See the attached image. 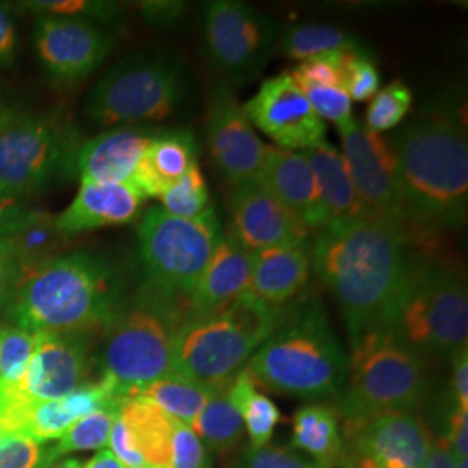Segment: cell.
<instances>
[{
    "label": "cell",
    "mask_w": 468,
    "mask_h": 468,
    "mask_svg": "<svg viewBox=\"0 0 468 468\" xmlns=\"http://www.w3.org/2000/svg\"><path fill=\"white\" fill-rule=\"evenodd\" d=\"M19 210H21V208L17 207L15 201L7 200V198H4V197L0 195V234L5 229V226H7L13 218H16L17 214H19Z\"/></svg>",
    "instance_id": "obj_53"
},
{
    "label": "cell",
    "mask_w": 468,
    "mask_h": 468,
    "mask_svg": "<svg viewBox=\"0 0 468 468\" xmlns=\"http://www.w3.org/2000/svg\"><path fill=\"white\" fill-rule=\"evenodd\" d=\"M141 468H153V467H141Z\"/></svg>",
    "instance_id": "obj_58"
},
{
    "label": "cell",
    "mask_w": 468,
    "mask_h": 468,
    "mask_svg": "<svg viewBox=\"0 0 468 468\" xmlns=\"http://www.w3.org/2000/svg\"><path fill=\"white\" fill-rule=\"evenodd\" d=\"M207 143L218 174L229 185L261 181L268 144L253 131L233 85L218 82L207 110Z\"/></svg>",
    "instance_id": "obj_13"
},
{
    "label": "cell",
    "mask_w": 468,
    "mask_h": 468,
    "mask_svg": "<svg viewBox=\"0 0 468 468\" xmlns=\"http://www.w3.org/2000/svg\"><path fill=\"white\" fill-rule=\"evenodd\" d=\"M21 276L23 271L15 253L5 241L0 239V305L13 299Z\"/></svg>",
    "instance_id": "obj_46"
},
{
    "label": "cell",
    "mask_w": 468,
    "mask_h": 468,
    "mask_svg": "<svg viewBox=\"0 0 468 468\" xmlns=\"http://www.w3.org/2000/svg\"><path fill=\"white\" fill-rule=\"evenodd\" d=\"M255 253L231 234H222L207 268L185 301L186 318H198L229 305L250 284Z\"/></svg>",
    "instance_id": "obj_20"
},
{
    "label": "cell",
    "mask_w": 468,
    "mask_h": 468,
    "mask_svg": "<svg viewBox=\"0 0 468 468\" xmlns=\"http://www.w3.org/2000/svg\"><path fill=\"white\" fill-rule=\"evenodd\" d=\"M118 417L146 467L170 468V446L176 420L143 398H131L122 402Z\"/></svg>",
    "instance_id": "obj_28"
},
{
    "label": "cell",
    "mask_w": 468,
    "mask_h": 468,
    "mask_svg": "<svg viewBox=\"0 0 468 468\" xmlns=\"http://www.w3.org/2000/svg\"><path fill=\"white\" fill-rule=\"evenodd\" d=\"M238 468H321L316 462L307 458L301 452L293 450L292 446L271 444L264 448H247Z\"/></svg>",
    "instance_id": "obj_44"
},
{
    "label": "cell",
    "mask_w": 468,
    "mask_h": 468,
    "mask_svg": "<svg viewBox=\"0 0 468 468\" xmlns=\"http://www.w3.org/2000/svg\"><path fill=\"white\" fill-rule=\"evenodd\" d=\"M454 468H468V460H454Z\"/></svg>",
    "instance_id": "obj_56"
},
{
    "label": "cell",
    "mask_w": 468,
    "mask_h": 468,
    "mask_svg": "<svg viewBox=\"0 0 468 468\" xmlns=\"http://www.w3.org/2000/svg\"><path fill=\"white\" fill-rule=\"evenodd\" d=\"M380 73L367 50L347 52L344 59V90L351 101H367L378 92Z\"/></svg>",
    "instance_id": "obj_41"
},
{
    "label": "cell",
    "mask_w": 468,
    "mask_h": 468,
    "mask_svg": "<svg viewBox=\"0 0 468 468\" xmlns=\"http://www.w3.org/2000/svg\"><path fill=\"white\" fill-rule=\"evenodd\" d=\"M82 462L80 460H75V458H68V460H63V462H59V463H54L52 467L49 468H82Z\"/></svg>",
    "instance_id": "obj_55"
},
{
    "label": "cell",
    "mask_w": 468,
    "mask_h": 468,
    "mask_svg": "<svg viewBox=\"0 0 468 468\" xmlns=\"http://www.w3.org/2000/svg\"><path fill=\"white\" fill-rule=\"evenodd\" d=\"M351 347L346 385L335 401L344 423L394 411H419L429 401L427 361L390 330L365 335Z\"/></svg>",
    "instance_id": "obj_7"
},
{
    "label": "cell",
    "mask_w": 468,
    "mask_h": 468,
    "mask_svg": "<svg viewBox=\"0 0 468 468\" xmlns=\"http://www.w3.org/2000/svg\"><path fill=\"white\" fill-rule=\"evenodd\" d=\"M340 468H384L380 467L378 463H375L373 460H369L367 456H361L357 452H347L344 450V456L340 462Z\"/></svg>",
    "instance_id": "obj_52"
},
{
    "label": "cell",
    "mask_w": 468,
    "mask_h": 468,
    "mask_svg": "<svg viewBox=\"0 0 468 468\" xmlns=\"http://www.w3.org/2000/svg\"><path fill=\"white\" fill-rule=\"evenodd\" d=\"M421 468H454V458L452 452L441 441L435 439L434 448Z\"/></svg>",
    "instance_id": "obj_50"
},
{
    "label": "cell",
    "mask_w": 468,
    "mask_h": 468,
    "mask_svg": "<svg viewBox=\"0 0 468 468\" xmlns=\"http://www.w3.org/2000/svg\"><path fill=\"white\" fill-rule=\"evenodd\" d=\"M388 330L425 361L450 359L468 347L467 284L442 264L413 259Z\"/></svg>",
    "instance_id": "obj_8"
},
{
    "label": "cell",
    "mask_w": 468,
    "mask_h": 468,
    "mask_svg": "<svg viewBox=\"0 0 468 468\" xmlns=\"http://www.w3.org/2000/svg\"><path fill=\"white\" fill-rule=\"evenodd\" d=\"M295 303L269 307L243 293L216 313L186 319L174 340L170 373L210 388L229 384Z\"/></svg>",
    "instance_id": "obj_5"
},
{
    "label": "cell",
    "mask_w": 468,
    "mask_h": 468,
    "mask_svg": "<svg viewBox=\"0 0 468 468\" xmlns=\"http://www.w3.org/2000/svg\"><path fill=\"white\" fill-rule=\"evenodd\" d=\"M198 165L197 139L187 129L154 131L135 170L133 187L144 198L162 197L191 168Z\"/></svg>",
    "instance_id": "obj_25"
},
{
    "label": "cell",
    "mask_w": 468,
    "mask_h": 468,
    "mask_svg": "<svg viewBox=\"0 0 468 468\" xmlns=\"http://www.w3.org/2000/svg\"><path fill=\"white\" fill-rule=\"evenodd\" d=\"M34 40L44 68L67 84L92 73L115 42L113 35L96 23L54 16H37Z\"/></svg>",
    "instance_id": "obj_17"
},
{
    "label": "cell",
    "mask_w": 468,
    "mask_h": 468,
    "mask_svg": "<svg viewBox=\"0 0 468 468\" xmlns=\"http://www.w3.org/2000/svg\"><path fill=\"white\" fill-rule=\"evenodd\" d=\"M35 334L19 326H0V385H16L34 356Z\"/></svg>",
    "instance_id": "obj_37"
},
{
    "label": "cell",
    "mask_w": 468,
    "mask_h": 468,
    "mask_svg": "<svg viewBox=\"0 0 468 468\" xmlns=\"http://www.w3.org/2000/svg\"><path fill=\"white\" fill-rule=\"evenodd\" d=\"M228 385L214 388L200 415L191 425L208 452L216 454L233 452L239 446L245 431L243 420L229 399Z\"/></svg>",
    "instance_id": "obj_31"
},
{
    "label": "cell",
    "mask_w": 468,
    "mask_h": 468,
    "mask_svg": "<svg viewBox=\"0 0 468 468\" xmlns=\"http://www.w3.org/2000/svg\"><path fill=\"white\" fill-rule=\"evenodd\" d=\"M212 392L214 388L210 387L193 382L176 373H168L135 392L133 398H143L153 402L162 411H165L168 417L191 427Z\"/></svg>",
    "instance_id": "obj_33"
},
{
    "label": "cell",
    "mask_w": 468,
    "mask_h": 468,
    "mask_svg": "<svg viewBox=\"0 0 468 468\" xmlns=\"http://www.w3.org/2000/svg\"><path fill=\"white\" fill-rule=\"evenodd\" d=\"M311 276L309 245H286L257 251L247 295L269 307L290 305Z\"/></svg>",
    "instance_id": "obj_24"
},
{
    "label": "cell",
    "mask_w": 468,
    "mask_h": 468,
    "mask_svg": "<svg viewBox=\"0 0 468 468\" xmlns=\"http://www.w3.org/2000/svg\"><path fill=\"white\" fill-rule=\"evenodd\" d=\"M89 375V336L38 332L28 368L16 385L9 387L27 401H50L85 387Z\"/></svg>",
    "instance_id": "obj_18"
},
{
    "label": "cell",
    "mask_w": 468,
    "mask_h": 468,
    "mask_svg": "<svg viewBox=\"0 0 468 468\" xmlns=\"http://www.w3.org/2000/svg\"><path fill=\"white\" fill-rule=\"evenodd\" d=\"M59 236L63 234L56 228V218L44 212L19 210L0 234V239L9 245L25 274L52 259L49 255L56 249Z\"/></svg>",
    "instance_id": "obj_29"
},
{
    "label": "cell",
    "mask_w": 468,
    "mask_h": 468,
    "mask_svg": "<svg viewBox=\"0 0 468 468\" xmlns=\"http://www.w3.org/2000/svg\"><path fill=\"white\" fill-rule=\"evenodd\" d=\"M346 54H328L301 61L292 73V80L297 85L318 87H342L344 89V59Z\"/></svg>",
    "instance_id": "obj_43"
},
{
    "label": "cell",
    "mask_w": 468,
    "mask_h": 468,
    "mask_svg": "<svg viewBox=\"0 0 468 468\" xmlns=\"http://www.w3.org/2000/svg\"><path fill=\"white\" fill-rule=\"evenodd\" d=\"M452 380H450V398L460 408L468 411V349L458 352L452 359Z\"/></svg>",
    "instance_id": "obj_48"
},
{
    "label": "cell",
    "mask_w": 468,
    "mask_h": 468,
    "mask_svg": "<svg viewBox=\"0 0 468 468\" xmlns=\"http://www.w3.org/2000/svg\"><path fill=\"white\" fill-rule=\"evenodd\" d=\"M311 271L340 305L351 346L388 330L413 257L406 222L363 212L316 231Z\"/></svg>",
    "instance_id": "obj_1"
},
{
    "label": "cell",
    "mask_w": 468,
    "mask_h": 468,
    "mask_svg": "<svg viewBox=\"0 0 468 468\" xmlns=\"http://www.w3.org/2000/svg\"><path fill=\"white\" fill-rule=\"evenodd\" d=\"M0 434H2V425H0Z\"/></svg>",
    "instance_id": "obj_57"
},
{
    "label": "cell",
    "mask_w": 468,
    "mask_h": 468,
    "mask_svg": "<svg viewBox=\"0 0 468 468\" xmlns=\"http://www.w3.org/2000/svg\"><path fill=\"white\" fill-rule=\"evenodd\" d=\"M214 456L201 442L195 431L176 420L172 446H170V468H212Z\"/></svg>",
    "instance_id": "obj_42"
},
{
    "label": "cell",
    "mask_w": 468,
    "mask_h": 468,
    "mask_svg": "<svg viewBox=\"0 0 468 468\" xmlns=\"http://www.w3.org/2000/svg\"><path fill=\"white\" fill-rule=\"evenodd\" d=\"M340 153L363 208L404 220L399 165L390 141L356 122L351 131L342 135Z\"/></svg>",
    "instance_id": "obj_16"
},
{
    "label": "cell",
    "mask_w": 468,
    "mask_h": 468,
    "mask_svg": "<svg viewBox=\"0 0 468 468\" xmlns=\"http://www.w3.org/2000/svg\"><path fill=\"white\" fill-rule=\"evenodd\" d=\"M144 200L133 186L82 183L75 200L56 218V228L63 236H71L104 226L127 224L139 216Z\"/></svg>",
    "instance_id": "obj_23"
},
{
    "label": "cell",
    "mask_w": 468,
    "mask_h": 468,
    "mask_svg": "<svg viewBox=\"0 0 468 468\" xmlns=\"http://www.w3.org/2000/svg\"><path fill=\"white\" fill-rule=\"evenodd\" d=\"M153 134V129L118 127L85 141L75 158L82 183L133 186Z\"/></svg>",
    "instance_id": "obj_22"
},
{
    "label": "cell",
    "mask_w": 468,
    "mask_h": 468,
    "mask_svg": "<svg viewBox=\"0 0 468 468\" xmlns=\"http://www.w3.org/2000/svg\"><path fill=\"white\" fill-rule=\"evenodd\" d=\"M16 115V108L11 106L9 102H5V101L0 98V129H2L7 122H11Z\"/></svg>",
    "instance_id": "obj_54"
},
{
    "label": "cell",
    "mask_w": 468,
    "mask_h": 468,
    "mask_svg": "<svg viewBox=\"0 0 468 468\" xmlns=\"http://www.w3.org/2000/svg\"><path fill=\"white\" fill-rule=\"evenodd\" d=\"M222 234L216 210L205 218H181L153 207L137 226L144 284L168 299L185 302Z\"/></svg>",
    "instance_id": "obj_10"
},
{
    "label": "cell",
    "mask_w": 468,
    "mask_h": 468,
    "mask_svg": "<svg viewBox=\"0 0 468 468\" xmlns=\"http://www.w3.org/2000/svg\"><path fill=\"white\" fill-rule=\"evenodd\" d=\"M347 452L367 456L384 468H421L435 444V435L419 411H394L344 423Z\"/></svg>",
    "instance_id": "obj_14"
},
{
    "label": "cell",
    "mask_w": 468,
    "mask_h": 468,
    "mask_svg": "<svg viewBox=\"0 0 468 468\" xmlns=\"http://www.w3.org/2000/svg\"><path fill=\"white\" fill-rule=\"evenodd\" d=\"M82 468H125L110 450H100Z\"/></svg>",
    "instance_id": "obj_51"
},
{
    "label": "cell",
    "mask_w": 468,
    "mask_h": 468,
    "mask_svg": "<svg viewBox=\"0 0 468 468\" xmlns=\"http://www.w3.org/2000/svg\"><path fill=\"white\" fill-rule=\"evenodd\" d=\"M108 444H110V452L115 454V458H117L118 462H120L123 467H146L143 456L135 452L134 446H133V442H131V437L127 434V429H125V425L122 423L120 417H117L115 421H113V427H112V432H110Z\"/></svg>",
    "instance_id": "obj_45"
},
{
    "label": "cell",
    "mask_w": 468,
    "mask_h": 468,
    "mask_svg": "<svg viewBox=\"0 0 468 468\" xmlns=\"http://www.w3.org/2000/svg\"><path fill=\"white\" fill-rule=\"evenodd\" d=\"M27 11L38 16L69 17L89 23H113L120 15V7L113 2L96 0H37L25 2Z\"/></svg>",
    "instance_id": "obj_38"
},
{
    "label": "cell",
    "mask_w": 468,
    "mask_h": 468,
    "mask_svg": "<svg viewBox=\"0 0 468 468\" xmlns=\"http://www.w3.org/2000/svg\"><path fill=\"white\" fill-rule=\"evenodd\" d=\"M160 200L162 208L176 218H200L216 210L214 203L210 201L200 165H195L185 177L170 186Z\"/></svg>",
    "instance_id": "obj_35"
},
{
    "label": "cell",
    "mask_w": 468,
    "mask_h": 468,
    "mask_svg": "<svg viewBox=\"0 0 468 468\" xmlns=\"http://www.w3.org/2000/svg\"><path fill=\"white\" fill-rule=\"evenodd\" d=\"M305 100L321 120L334 122L340 135L349 133L356 120L352 118V101L342 87L299 85Z\"/></svg>",
    "instance_id": "obj_39"
},
{
    "label": "cell",
    "mask_w": 468,
    "mask_h": 468,
    "mask_svg": "<svg viewBox=\"0 0 468 468\" xmlns=\"http://www.w3.org/2000/svg\"><path fill=\"white\" fill-rule=\"evenodd\" d=\"M347 359L323 303L302 299L245 369L271 392L302 401H336L347 378Z\"/></svg>",
    "instance_id": "obj_4"
},
{
    "label": "cell",
    "mask_w": 468,
    "mask_h": 468,
    "mask_svg": "<svg viewBox=\"0 0 468 468\" xmlns=\"http://www.w3.org/2000/svg\"><path fill=\"white\" fill-rule=\"evenodd\" d=\"M77 158L71 141L48 118L19 115L0 129V195L28 197L49 185Z\"/></svg>",
    "instance_id": "obj_12"
},
{
    "label": "cell",
    "mask_w": 468,
    "mask_h": 468,
    "mask_svg": "<svg viewBox=\"0 0 468 468\" xmlns=\"http://www.w3.org/2000/svg\"><path fill=\"white\" fill-rule=\"evenodd\" d=\"M229 208V234L251 253L272 247L309 245L311 231L259 181L231 186Z\"/></svg>",
    "instance_id": "obj_19"
},
{
    "label": "cell",
    "mask_w": 468,
    "mask_h": 468,
    "mask_svg": "<svg viewBox=\"0 0 468 468\" xmlns=\"http://www.w3.org/2000/svg\"><path fill=\"white\" fill-rule=\"evenodd\" d=\"M49 446L17 432L0 434V468H49Z\"/></svg>",
    "instance_id": "obj_40"
},
{
    "label": "cell",
    "mask_w": 468,
    "mask_h": 468,
    "mask_svg": "<svg viewBox=\"0 0 468 468\" xmlns=\"http://www.w3.org/2000/svg\"><path fill=\"white\" fill-rule=\"evenodd\" d=\"M186 319L185 302L168 299L148 284L134 301L123 302L104 332L101 356V378L122 401L170 373L174 340Z\"/></svg>",
    "instance_id": "obj_6"
},
{
    "label": "cell",
    "mask_w": 468,
    "mask_h": 468,
    "mask_svg": "<svg viewBox=\"0 0 468 468\" xmlns=\"http://www.w3.org/2000/svg\"><path fill=\"white\" fill-rule=\"evenodd\" d=\"M118 411L120 410L106 408L75 421L67 432L58 439V442L48 450L49 467H52L61 456H67L69 452L102 450L108 444Z\"/></svg>",
    "instance_id": "obj_34"
},
{
    "label": "cell",
    "mask_w": 468,
    "mask_h": 468,
    "mask_svg": "<svg viewBox=\"0 0 468 468\" xmlns=\"http://www.w3.org/2000/svg\"><path fill=\"white\" fill-rule=\"evenodd\" d=\"M9 302L7 316L27 332L90 336L108 330L125 301L120 271L106 257L75 251L25 272Z\"/></svg>",
    "instance_id": "obj_3"
},
{
    "label": "cell",
    "mask_w": 468,
    "mask_h": 468,
    "mask_svg": "<svg viewBox=\"0 0 468 468\" xmlns=\"http://www.w3.org/2000/svg\"><path fill=\"white\" fill-rule=\"evenodd\" d=\"M278 23L239 0H214L203 11V46L229 85L247 84L268 65L280 40Z\"/></svg>",
    "instance_id": "obj_11"
},
{
    "label": "cell",
    "mask_w": 468,
    "mask_h": 468,
    "mask_svg": "<svg viewBox=\"0 0 468 468\" xmlns=\"http://www.w3.org/2000/svg\"><path fill=\"white\" fill-rule=\"evenodd\" d=\"M388 141L399 165L404 222L425 229L462 228L468 208V143L462 110L450 100L429 104Z\"/></svg>",
    "instance_id": "obj_2"
},
{
    "label": "cell",
    "mask_w": 468,
    "mask_h": 468,
    "mask_svg": "<svg viewBox=\"0 0 468 468\" xmlns=\"http://www.w3.org/2000/svg\"><path fill=\"white\" fill-rule=\"evenodd\" d=\"M16 28L9 11L0 5V65L13 61L16 52Z\"/></svg>",
    "instance_id": "obj_49"
},
{
    "label": "cell",
    "mask_w": 468,
    "mask_h": 468,
    "mask_svg": "<svg viewBox=\"0 0 468 468\" xmlns=\"http://www.w3.org/2000/svg\"><path fill=\"white\" fill-rule=\"evenodd\" d=\"M229 399L233 402L236 411L243 420V427L250 437V448L268 446L274 434V429L283 420L278 406L259 392L257 384L253 382L250 373L241 369L228 385Z\"/></svg>",
    "instance_id": "obj_30"
},
{
    "label": "cell",
    "mask_w": 468,
    "mask_h": 468,
    "mask_svg": "<svg viewBox=\"0 0 468 468\" xmlns=\"http://www.w3.org/2000/svg\"><path fill=\"white\" fill-rule=\"evenodd\" d=\"M413 104V92L401 80H396L378 90L367 110V129L382 134L396 129Z\"/></svg>",
    "instance_id": "obj_36"
},
{
    "label": "cell",
    "mask_w": 468,
    "mask_h": 468,
    "mask_svg": "<svg viewBox=\"0 0 468 468\" xmlns=\"http://www.w3.org/2000/svg\"><path fill=\"white\" fill-rule=\"evenodd\" d=\"M290 446L321 468L338 467L346 446L334 406L326 402H307L301 406L292 421Z\"/></svg>",
    "instance_id": "obj_27"
},
{
    "label": "cell",
    "mask_w": 468,
    "mask_h": 468,
    "mask_svg": "<svg viewBox=\"0 0 468 468\" xmlns=\"http://www.w3.org/2000/svg\"><path fill=\"white\" fill-rule=\"evenodd\" d=\"M243 110L251 125L269 135L278 148L307 150L326 139L324 122L288 73L266 80Z\"/></svg>",
    "instance_id": "obj_15"
},
{
    "label": "cell",
    "mask_w": 468,
    "mask_h": 468,
    "mask_svg": "<svg viewBox=\"0 0 468 468\" xmlns=\"http://www.w3.org/2000/svg\"><path fill=\"white\" fill-rule=\"evenodd\" d=\"M309 231L326 226L316 174L303 151L268 146L261 181Z\"/></svg>",
    "instance_id": "obj_21"
},
{
    "label": "cell",
    "mask_w": 468,
    "mask_h": 468,
    "mask_svg": "<svg viewBox=\"0 0 468 468\" xmlns=\"http://www.w3.org/2000/svg\"><path fill=\"white\" fill-rule=\"evenodd\" d=\"M303 151L316 174L324 222L334 224L365 212L342 153L326 139Z\"/></svg>",
    "instance_id": "obj_26"
},
{
    "label": "cell",
    "mask_w": 468,
    "mask_h": 468,
    "mask_svg": "<svg viewBox=\"0 0 468 468\" xmlns=\"http://www.w3.org/2000/svg\"><path fill=\"white\" fill-rule=\"evenodd\" d=\"M187 4L185 2H144L141 5V11L144 13L146 19L156 27H172L179 21H183L187 13Z\"/></svg>",
    "instance_id": "obj_47"
},
{
    "label": "cell",
    "mask_w": 468,
    "mask_h": 468,
    "mask_svg": "<svg viewBox=\"0 0 468 468\" xmlns=\"http://www.w3.org/2000/svg\"><path fill=\"white\" fill-rule=\"evenodd\" d=\"M278 49L290 59L297 61L328 54L365 50L354 35L324 23H303L290 27L283 35H280Z\"/></svg>",
    "instance_id": "obj_32"
},
{
    "label": "cell",
    "mask_w": 468,
    "mask_h": 468,
    "mask_svg": "<svg viewBox=\"0 0 468 468\" xmlns=\"http://www.w3.org/2000/svg\"><path fill=\"white\" fill-rule=\"evenodd\" d=\"M185 65L165 52H137L120 59L87 100V115L102 127L158 122L174 115L189 92Z\"/></svg>",
    "instance_id": "obj_9"
}]
</instances>
